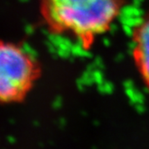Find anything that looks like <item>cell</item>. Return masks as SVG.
Here are the masks:
<instances>
[{
	"label": "cell",
	"mask_w": 149,
	"mask_h": 149,
	"mask_svg": "<svg viewBox=\"0 0 149 149\" xmlns=\"http://www.w3.org/2000/svg\"><path fill=\"white\" fill-rule=\"evenodd\" d=\"M132 40L135 65L149 90V14L135 28Z\"/></svg>",
	"instance_id": "obj_3"
},
{
	"label": "cell",
	"mask_w": 149,
	"mask_h": 149,
	"mask_svg": "<svg viewBox=\"0 0 149 149\" xmlns=\"http://www.w3.org/2000/svg\"><path fill=\"white\" fill-rule=\"evenodd\" d=\"M40 69L37 58L25 47L0 40V103L24 99L40 78Z\"/></svg>",
	"instance_id": "obj_2"
},
{
	"label": "cell",
	"mask_w": 149,
	"mask_h": 149,
	"mask_svg": "<svg viewBox=\"0 0 149 149\" xmlns=\"http://www.w3.org/2000/svg\"><path fill=\"white\" fill-rule=\"evenodd\" d=\"M38 3L49 31L71 38L88 49L111 29L125 0H38Z\"/></svg>",
	"instance_id": "obj_1"
}]
</instances>
